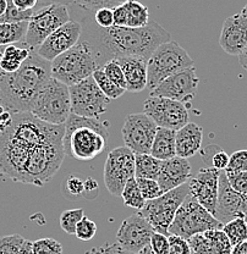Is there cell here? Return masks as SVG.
<instances>
[{"instance_id":"816d5d0a","label":"cell","mask_w":247,"mask_h":254,"mask_svg":"<svg viewBox=\"0 0 247 254\" xmlns=\"http://www.w3.org/2000/svg\"><path fill=\"white\" fill-rule=\"evenodd\" d=\"M73 4L74 0H38V4H37V7L34 10H38L44 6H49V5H65V6H69V5Z\"/></svg>"},{"instance_id":"f5cc1de1","label":"cell","mask_w":247,"mask_h":254,"mask_svg":"<svg viewBox=\"0 0 247 254\" xmlns=\"http://www.w3.org/2000/svg\"><path fill=\"white\" fill-rule=\"evenodd\" d=\"M12 116L14 115L6 110H5L2 114H0V134H1L4 131H6L7 127L11 125Z\"/></svg>"},{"instance_id":"4316f807","label":"cell","mask_w":247,"mask_h":254,"mask_svg":"<svg viewBox=\"0 0 247 254\" xmlns=\"http://www.w3.org/2000/svg\"><path fill=\"white\" fill-rule=\"evenodd\" d=\"M162 163L151 154H135V177L137 179L158 180Z\"/></svg>"},{"instance_id":"74e56055","label":"cell","mask_w":247,"mask_h":254,"mask_svg":"<svg viewBox=\"0 0 247 254\" xmlns=\"http://www.w3.org/2000/svg\"><path fill=\"white\" fill-rule=\"evenodd\" d=\"M76 6L84 11L95 12L100 9H114L119 6L118 0H74Z\"/></svg>"},{"instance_id":"c3c4849f","label":"cell","mask_w":247,"mask_h":254,"mask_svg":"<svg viewBox=\"0 0 247 254\" xmlns=\"http://www.w3.org/2000/svg\"><path fill=\"white\" fill-rule=\"evenodd\" d=\"M84 254H134L124 251L118 243L115 245H105V246H99V247H93L89 251H87Z\"/></svg>"},{"instance_id":"7a4b0ae2","label":"cell","mask_w":247,"mask_h":254,"mask_svg":"<svg viewBox=\"0 0 247 254\" xmlns=\"http://www.w3.org/2000/svg\"><path fill=\"white\" fill-rule=\"evenodd\" d=\"M82 11L80 20H76L82 26L80 39L91 48L98 68L119 58L137 57L148 60L157 47L171 41L169 32L156 21H150L143 28H102L94 22L93 12Z\"/></svg>"},{"instance_id":"52a82bcc","label":"cell","mask_w":247,"mask_h":254,"mask_svg":"<svg viewBox=\"0 0 247 254\" xmlns=\"http://www.w3.org/2000/svg\"><path fill=\"white\" fill-rule=\"evenodd\" d=\"M193 66L192 58L177 42L171 39L161 44L147 62V89L152 92L169 76Z\"/></svg>"},{"instance_id":"4dcf8cb0","label":"cell","mask_w":247,"mask_h":254,"mask_svg":"<svg viewBox=\"0 0 247 254\" xmlns=\"http://www.w3.org/2000/svg\"><path fill=\"white\" fill-rule=\"evenodd\" d=\"M92 77L94 78L95 83H97V86L99 87L100 91L104 93V95H107L110 100L118 99V98H120L121 95L126 92L125 89L120 88L119 86H116L113 81H110V79L107 77V75L103 72V70L100 67L97 68V70L93 72Z\"/></svg>"},{"instance_id":"11a10c76","label":"cell","mask_w":247,"mask_h":254,"mask_svg":"<svg viewBox=\"0 0 247 254\" xmlns=\"http://www.w3.org/2000/svg\"><path fill=\"white\" fill-rule=\"evenodd\" d=\"M17 254H33L32 252V242L28 240H25V242L21 246L20 251H18Z\"/></svg>"},{"instance_id":"8d00e7d4","label":"cell","mask_w":247,"mask_h":254,"mask_svg":"<svg viewBox=\"0 0 247 254\" xmlns=\"http://www.w3.org/2000/svg\"><path fill=\"white\" fill-rule=\"evenodd\" d=\"M100 68H102L103 72L107 75V77L110 81H113L116 86H119L120 88L126 91V81H125L123 68H121V66L119 65V63L116 60H111V62L103 65Z\"/></svg>"},{"instance_id":"7c38bea8","label":"cell","mask_w":247,"mask_h":254,"mask_svg":"<svg viewBox=\"0 0 247 254\" xmlns=\"http://www.w3.org/2000/svg\"><path fill=\"white\" fill-rule=\"evenodd\" d=\"M104 184L114 197H121L125 185L135 177V154L127 147L110 150L104 164Z\"/></svg>"},{"instance_id":"6125c7cd","label":"cell","mask_w":247,"mask_h":254,"mask_svg":"<svg viewBox=\"0 0 247 254\" xmlns=\"http://www.w3.org/2000/svg\"><path fill=\"white\" fill-rule=\"evenodd\" d=\"M0 57H1V52H0Z\"/></svg>"},{"instance_id":"7402d4cb","label":"cell","mask_w":247,"mask_h":254,"mask_svg":"<svg viewBox=\"0 0 247 254\" xmlns=\"http://www.w3.org/2000/svg\"><path fill=\"white\" fill-rule=\"evenodd\" d=\"M114 26L127 28H143L150 23V11L146 5L136 0L120 4L113 9Z\"/></svg>"},{"instance_id":"e575fe53","label":"cell","mask_w":247,"mask_h":254,"mask_svg":"<svg viewBox=\"0 0 247 254\" xmlns=\"http://www.w3.org/2000/svg\"><path fill=\"white\" fill-rule=\"evenodd\" d=\"M33 254H63V246L54 238H39L32 242Z\"/></svg>"},{"instance_id":"9a60e30c","label":"cell","mask_w":247,"mask_h":254,"mask_svg":"<svg viewBox=\"0 0 247 254\" xmlns=\"http://www.w3.org/2000/svg\"><path fill=\"white\" fill-rule=\"evenodd\" d=\"M200 78L196 73L195 66L179 71L164 79L156 89L150 92L151 97H163L185 104L195 98Z\"/></svg>"},{"instance_id":"277c9868","label":"cell","mask_w":247,"mask_h":254,"mask_svg":"<svg viewBox=\"0 0 247 254\" xmlns=\"http://www.w3.org/2000/svg\"><path fill=\"white\" fill-rule=\"evenodd\" d=\"M109 123L100 119L82 118L71 114L65 123L63 144L65 155L80 161H89L105 150Z\"/></svg>"},{"instance_id":"ba28073f","label":"cell","mask_w":247,"mask_h":254,"mask_svg":"<svg viewBox=\"0 0 247 254\" xmlns=\"http://www.w3.org/2000/svg\"><path fill=\"white\" fill-rule=\"evenodd\" d=\"M224 225L202 206L190 194L177 209L169 227V235H176L188 240L193 235L204 234L209 230H222Z\"/></svg>"},{"instance_id":"ac0fdd59","label":"cell","mask_w":247,"mask_h":254,"mask_svg":"<svg viewBox=\"0 0 247 254\" xmlns=\"http://www.w3.org/2000/svg\"><path fill=\"white\" fill-rule=\"evenodd\" d=\"M222 171L217 169H200L197 175L188 181V194L195 198L212 215H216L218 193H219V176Z\"/></svg>"},{"instance_id":"ab89813d","label":"cell","mask_w":247,"mask_h":254,"mask_svg":"<svg viewBox=\"0 0 247 254\" xmlns=\"http://www.w3.org/2000/svg\"><path fill=\"white\" fill-rule=\"evenodd\" d=\"M25 238L21 235H7L0 238V254H17Z\"/></svg>"},{"instance_id":"b9f144b4","label":"cell","mask_w":247,"mask_h":254,"mask_svg":"<svg viewBox=\"0 0 247 254\" xmlns=\"http://www.w3.org/2000/svg\"><path fill=\"white\" fill-rule=\"evenodd\" d=\"M97 234V225L91 219L84 216L76 226L75 236L81 241H91Z\"/></svg>"},{"instance_id":"f1b7e54d","label":"cell","mask_w":247,"mask_h":254,"mask_svg":"<svg viewBox=\"0 0 247 254\" xmlns=\"http://www.w3.org/2000/svg\"><path fill=\"white\" fill-rule=\"evenodd\" d=\"M121 197H123L124 204L129 208L137 209L141 210L146 204L145 198L142 197V193H141L139 184L136 181V177H132L125 185L123 193H121Z\"/></svg>"},{"instance_id":"d4e9b609","label":"cell","mask_w":247,"mask_h":254,"mask_svg":"<svg viewBox=\"0 0 247 254\" xmlns=\"http://www.w3.org/2000/svg\"><path fill=\"white\" fill-rule=\"evenodd\" d=\"M30 49L23 42H21L20 46L11 44L4 48L0 57V71L6 73H12L17 71L22 66V64L28 59L31 55Z\"/></svg>"},{"instance_id":"9c48e42d","label":"cell","mask_w":247,"mask_h":254,"mask_svg":"<svg viewBox=\"0 0 247 254\" xmlns=\"http://www.w3.org/2000/svg\"><path fill=\"white\" fill-rule=\"evenodd\" d=\"M188 184L164 193L159 198L147 200L139 213L147 220L156 232L169 236V227L175 218L177 209L187 198Z\"/></svg>"},{"instance_id":"6da1fadb","label":"cell","mask_w":247,"mask_h":254,"mask_svg":"<svg viewBox=\"0 0 247 254\" xmlns=\"http://www.w3.org/2000/svg\"><path fill=\"white\" fill-rule=\"evenodd\" d=\"M65 127L50 125L31 113L15 114L0 134V176L42 187L62 166Z\"/></svg>"},{"instance_id":"7dc6e473","label":"cell","mask_w":247,"mask_h":254,"mask_svg":"<svg viewBox=\"0 0 247 254\" xmlns=\"http://www.w3.org/2000/svg\"><path fill=\"white\" fill-rule=\"evenodd\" d=\"M229 158L230 155H228L222 148L217 147V149L214 150L211 157V168L217 169L219 171H224L229 164Z\"/></svg>"},{"instance_id":"d6a6232c","label":"cell","mask_w":247,"mask_h":254,"mask_svg":"<svg viewBox=\"0 0 247 254\" xmlns=\"http://www.w3.org/2000/svg\"><path fill=\"white\" fill-rule=\"evenodd\" d=\"M204 235L212 242L217 254H232L233 245L223 230H209Z\"/></svg>"},{"instance_id":"94428289","label":"cell","mask_w":247,"mask_h":254,"mask_svg":"<svg viewBox=\"0 0 247 254\" xmlns=\"http://www.w3.org/2000/svg\"><path fill=\"white\" fill-rule=\"evenodd\" d=\"M118 1H119V4H125V2L130 1V0H118Z\"/></svg>"},{"instance_id":"7bdbcfd3","label":"cell","mask_w":247,"mask_h":254,"mask_svg":"<svg viewBox=\"0 0 247 254\" xmlns=\"http://www.w3.org/2000/svg\"><path fill=\"white\" fill-rule=\"evenodd\" d=\"M225 175H227L230 186L235 192L247 195V171H244V173H225Z\"/></svg>"},{"instance_id":"60d3db41","label":"cell","mask_w":247,"mask_h":254,"mask_svg":"<svg viewBox=\"0 0 247 254\" xmlns=\"http://www.w3.org/2000/svg\"><path fill=\"white\" fill-rule=\"evenodd\" d=\"M225 173H244L247 171V149L238 150L229 158V164Z\"/></svg>"},{"instance_id":"3957f363","label":"cell","mask_w":247,"mask_h":254,"mask_svg":"<svg viewBox=\"0 0 247 254\" xmlns=\"http://www.w3.org/2000/svg\"><path fill=\"white\" fill-rule=\"evenodd\" d=\"M50 77V63L32 50L17 71H0V107L12 115L30 113L32 103Z\"/></svg>"},{"instance_id":"44dd1931","label":"cell","mask_w":247,"mask_h":254,"mask_svg":"<svg viewBox=\"0 0 247 254\" xmlns=\"http://www.w3.org/2000/svg\"><path fill=\"white\" fill-rule=\"evenodd\" d=\"M191 179V165L187 159L174 157L162 163L158 182L162 192L166 193L182 185L187 184Z\"/></svg>"},{"instance_id":"8fae6325","label":"cell","mask_w":247,"mask_h":254,"mask_svg":"<svg viewBox=\"0 0 247 254\" xmlns=\"http://www.w3.org/2000/svg\"><path fill=\"white\" fill-rule=\"evenodd\" d=\"M69 91L71 99V114L74 115L99 119L103 114L107 113L110 99L100 91L92 76L69 87Z\"/></svg>"},{"instance_id":"d6986e66","label":"cell","mask_w":247,"mask_h":254,"mask_svg":"<svg viewBox=\"0 0 247 254\" xmlns=\"http://www.w3.org/2000/svg\"><path fill=\"white\" fill-rule=\"evenodd\" d=\"M245 208L246 195L235 192L228 181L227 175L222 171L219 176V193L214 216L224 225L236 218H244Z\"/></svg>"},{"instance_id":"5b68a950","label":"cell","mask_w":247,"mask_h":254,"mask_svg":"<svg viewBox=\"0 0 247 254\" xmlns=\"http://www.w3.org/2000/svg\"><path fill=\"white\" fill-rule=\"evenodd\" d=\"M30 113L50 125H65L69 116L71 115L69 87L58 79L50 77L32 103Z\"/></svg>"},{"instance_id":"cb8c5ba5","label":"cell","mask_w":247,"mask_h":254,"mask_svg":"<svg viewBox=\"0 0 247 254\" xmlns=\"http://www.w3.org/2000/svg\"><path fill=\"white\" fill-rule=\"evenodd\" d=\"M203 141V129L195 123L186 124L184 127L176 131L175 145H176V157L188 159L196 154L202 147Z\"/></svg>"},{"instance_id":"1f68e13d","label":"cell","mask_w":247,"mask_h":254,"mask_svg":"<svg viewBox=\"0 0 247 254\" xmlns=\"http://www.w3.org/2000/svg\"><path fill=\"white\" fill-rule=\"evenodd\" d=\"M83 218L84 210L82 208L69 209V210L63 211L62 215H60V227L66 234L75 235L76 226Z\"/></svg>"},{"instance_id":"e0dca14e","label":"cell","mask_w":247,"mask_h":254,"mask_svg":"<svg viewBox=\"0 0 247 254\" xmlns=\"http://www.w3.org/2000/svg\"><path fill=\"white\" fill-rule=\"evenodd\" d=\"M81 33V23L76 20H70L48 37L36 50L37 54L46 62L52 63L55 58L75 47L79 43Z\"/></svg>"},{"instance_id":"f35d334b","label":"cell","mask_w":247,"mask_h":254,"mask_svg":"<svg viewBox=\"0 0 247 254\" xmlns=\"http://www.w3.org/2000/svg\"><path fill=\"white\" fill-rule=\"evenodd\" d=\"M136 181L137 184H139L140 190L141 193H142V197L145 198L146 202H147V200L156 199V198H159L161 195L164 194L156 180L137 179L136 177Z\"/></svg>"},{"instance_id":"603a6c76","label":"cell","mask_w":247,"mask_h":254,"mask_svg":"<svg viewBox=\"0 0 247 254\" xmlns=\"http://www.w3.org/2000/svg\"><path fill=\"white\" fill-rule=\"evenodd\" d=\"M123 68L126 91L139 93L147 88V62L143 58L126 57L116 59Z\"/></svg>"},{"instance_id":"f546056e","label":"cell","mask_w":247,"mask_h":254,"mask_svg":"<svg viewBox=\"0 0 247 254\" xmlns=\"http://www.w3.org/2000/svg\"><path fill=\"white\" fill-rule=\"evenodd\" d=\"M222 230L230 240L233 247L244 241H247V222L244 218H236L227 222Z\"/></svg>"},{"instance_id":"681fc988","label":"cell","mask_w":247,"mask_h":254,"mask_svg":"<svg viewBox=\"0 0 247 254\" xmlns=\"http://www.w3.org/2000/svg\"><path fill=\"white\" fill-rule=\"evenodd\" d=\"M98 190H99V187H98L97 181L91 179V177H88V179L84 181V193H83L84 197L89 198V199H93V198L97 197Z\"/></svg>"},{"instance_id":"6f0895ef","label":"cell","mask_w":247,"mask_h":254,"mask_svg":"<svg viewBox=\"0 0 247 254\" xmlns=\"http://www.w3.org/2000/svg\"><path fill=\"white\" fill-rule=\"evenodd\" d=\"M139 254H156L155 252L152 251V248H151V246H147L146 248H143L142 251Z\"/></svg>"},{"instance_id":"d590c367","label":"cell","mask_w":247,"mask_h":254,"mask_svg":"<svg viewBox=\"0 0 247 254\" xmlns=\"http://www.w3.org/2000/svg\"><path fill=\"white\" fill-rule=\"evenodd\" d=\"M192 254H217L211 241L206 237L204 234L193 235L187 240Z\"/></svg>"},{"instance_id":"83f0119b","label":"cell","mask_w":247,"mask_h":254,"mask_svg":"<svg viewBox=\"0 0 247 254\" xmlns=\"http://www.w3.org/2000/svg\"><path fill=\"white\" fill-rule=\"evenodd\" d=\"M28 22L0 23V47L23 42L27 31Z\"/></svg>"},{"instance_id":"680465c9","label":"cell","mask_w":247,"mask_h":254,"mask_svg":"<svg viewBox=\"0 0 247 254\" xmlns=\"http://www.w3.org/2000/svg\"><path fill=\"white\" fill-rule=\"evenodd\" d=\"M240 14L243 15V16H245V17L247 18V4L245 5V6H244V9L241 10V12H240Z\"/></svg>"},{"instance_id":"836d02e7","label":"cell","mask_w":247,"mask_h":254,"mask_svg":"<svg viewBox=\"0 0 247 254\" xmlns=\"http://www.w3.org/2000/svg\"><path fill=\"white\" fill-rule=\"evenodd\" d=\"M63 192L69 199H78L84 193V180L76 175H69L63 184Z\"/></svg>"},{"instance_id":"4fadbf2b","label":"cell","mask_w":247,"mask_h":254,"mask_svg":"<svg viewBox=\"0 0 247 254\" xmlns=\"http://www.w3.org/2000/svg\"><path fill=\"white\" fill-rule=\"evenodd\" d=\"M157 128L155 121L145 113L130 114L121 128L125 147L134 154H151Z\"/></svg>"},{"instance_id":"db71d44e","label":"cell","mask_w":247,"mask_h":254,"mask_svg":"<svg viewBox=\"0 0 247 254\" xmlns=\"http://www.w3.org/2000/svg\"><path fill=\"white\" fill-rule=\"evenodd\" d=\"M232 254H247V241H244V242L234 246Z\"/></svg>"},{"instance_id":"ffe728a7","label":"cell","mask_w":247,"mask_h":254,"mask_svg":"<svg viewBox=\"0 0 247 254\" xmlns=\"http://www.w3.org/2000/svg\"><path fill=\"white\" fill-rule=\"evenodd\" d=\"M219 46L227 54L240 57L247 48V18L241 14L229 16L224 21Z\"/></svg>"},{"instance_id":"bcb514c9","label":"cell","mask_w":247,"mask_h":254,"mask_svg":"<svg viewBox=\"0 0 247 254\" xmlns=\"http://www.w3.org/2000/svg\"><path fill=\"white\" fill-rule=\"evenodd\" d=\"M93 18H94V22L102 28H109L114 26L113 9L98 10V11L93 12Z\"/></svg>"},{"instance_id":"8992f818","label":"cell","mask_w":247,"mask_h":254,"mask_svg":"<svg viewBox=\"0 0 247 254\" xmlns=\"http://www.w3.org/2000/svg\"><path fill=\"white\" fill-rule=\"evenodd\" d=\"M98 68L92 50L86 42L80 39L70 50L50 63V75L68 87L91 77Z\"/></svg>"},{"instance_id":"ee69618b","label":"cell","mask_w":247,"mask_h":254,"mask_svg":"<svg viewBox=\"0 0 247 254\" xmlns=\"http://www.w3.org/2000/svg\"><path fill=\"white\" fill-rule=\"evenodd\" d=\"M169 254H192L190 245L187 240L176 236V235H169Z\"/></svg>"},{"instance_id":"2e32d148","label":"cell","mask_w":247,"mask_h":254,"mask_svg":"<svg viewBox=\"0 0 247 254\" xmlns=\"http://www.w3.org/2000/svg\"><path fill=\"white\" fill-rule=\"evenodd\" d=\"M155 232L153 227L137 211L121 222L116 234V243L126 252L139 254L143 248L150 246Z\"/></svg>"},{"instance_id":"5bb4252c","label":"cell","mask_w":247,"mask_h":254,"mask_svg":"<svg viewBox=\"0 0 247 254\" xmlns=\"http://www.w3.org/2000/svg\"><path fill=\"white\" fill-rule=\"evenodd\" d=\"M143 113L152 119L158 127L179 131L188 124V111L185 104L163 97H148Z\"/></svg>"},{"instance_id":"91938a15","label":"cell","mask_w":247,"mask_h":254,"mask_svg":"<svg viewBox=\"0 0 247 254\" xmlns=\"http://www.w3.org/2000/svg\"><path fill=\"white\" fill-rule=\"evenodd\" d=\"M244 218H245V220L247 222V195H246V208H245V213H244Z\"/></svg>"},{"instance_id":"f907efd6","label":"cell","mask_w":247,"mask_h":254,"mask_svg":"<svg viewBox=\"0 0 247 254\" xmlns=\"http://www.w3.org/2000/svg\"><path fill=\"white\" fill-rule=\"evenodd\" d=\"M12 4L22 11H28V10H34L38 4V0H11Z\"/></svg>"},{"instance_id":"9f6ffc18","label":"cell","mask_w":247,"mask_h":254,"mask_svg":"<svg viewBox=\"0 0 247 254\" xmlns=\"http://www.w3.org/2000/svg\"><path fill=\"white\" fill-rule=\"evenodd\" d=\"M7 10V0H0V17L6 12Z\"/></svg>"},{"instance_id":"f6af8a7d","label":"cell","mask_w":247,"mask_h":254,"mask_svg":"<svg viewBox=\"0 0 247 254\" xmlns=\"http://www.w3.org/2000/svg\"><path fill=\"white\" fill-rule=\"evenodd\" d=\"M150 246L156 254H169V240L165 235L155 232L151 238Z\"/></svg>"},{"instance_id":"30bf717a","label":"cell","mask_w":247,"mask_h":254,"mask_svg":"<svg viewBox=\"0 0 247 254\" xmlns=\"http://www.w3.org/2000/svg\"><path fill=\"white\" fill-rule=\"evenodd\" d=\"M70 20L69 7L65 5H49L34 10L28 21L23 43L30 49L37 50L53 32Z\"/></svg>"},{"instance_id":"484cf974","label":"cell","mask_w":247,"mask_h":254,"mask_svg":"<svg viewBox=\"0 0 247 254\" xmlns=\"http://www.w3.org/2000/svg\"><path fill=\"white\" fill-rule=\"evenodd\" d=\"M175 136H176V131L158 127L152 149H151V155L162 161L176 157Z\"/></svg>"}]
</instances>
